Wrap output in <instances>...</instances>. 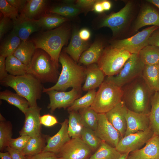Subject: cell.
<instances>
[{
  "instance_id": "6da1fadb",
  "label": "cell",
  "mask_w": 159,
  "mask_h": 159,
  "mask_svg": "<svg viewBox=\"0 0 159 159\" xmlns=\"http://www.w3.org/2000/svg\"><path fill=\"white\" fill-rule=\"evenodd\" d=\"M122 100L128 110L135 112L148 114L151 100L155 92L142 76L123 86Z\"/></svg>"
},
{
  "instance_id": "7a4b0ae2",
  "label": "cell",
  "mask_w": 159,
  "mask_h": 159,
  "mask_svg": "<svg viewBox=\"0 0 159 159\" xmlns=\"http://www.w3.org/2000/svg\"><path fill=\"white\" fill-rule=\"evenodd\" d=\"M59 61L62 69L57 82L51 87H44L43 92L52 90L65 91L69 87H82L86 78L85 68L77 64L65 52H61Z\"/></svg>"
},
{
  "instance_id": "3957f363",
  "label": "cell",
  "mask_w": 159,
  "mask_h": 159,
  "mask_svg": "<svg viewBox=\"0 0 159 159\" xmlns=\"http://www.w3.org/2000/svg\"><path fill=\"white\" fill-rule=\"evenodd\" d=\"M0 82L2 86L11 87L17 93L26 99L30 107L38 106L37 101L41 98L44 87L32 74L27 73L19 76L8 74L0 80Z\"/></svg>"
},
{
  "instance_id": "277c9868",
  "label": "cell",
  "mask_w": 159,
  "mask_h": 159,
  "mask_svg": "<svg viewBox=\"0 0 159 159\" xmlns=\"http://www.w3.org/2000/svg\"><path fill=\"white\" fill-rule=\"evenodd\" d=\"M70 32L69 27L61 25L42 33L30 41L34 43L36 49H41L47 52L59 67L61 51L69 39Z\"/></svg>"
},
{
  "instance_id": "5b68a950",
  "label": "cell",
  "mask_w": 159,
  "mask_h": 159,
  "mask_svg": "<svg viewBox=\"0 0 159 159\" xmlns=\"http://www.w3.org/2000/svg\"><path fill=\"white\" fill-rule=\"evenodd\" d=\"M27 73L32 74L42 83H56L60 74L58 67L44 50L36 49L29 64Z\"/></svg>"
},
{
  "instance_id": "8992f818",
  "label": "cell",
  "mask_w": 159,
  "mask_h": 159,
  "mask_svg": "<svg viewBox=\"0 0 159 159\" xmlns=\"http://www.w3.org/2000/svg\"><path fill=\"white\" fill-rule=\"evenodd\" d=\"M123 91L106 78L97 91L90 107L98 113H106L122 100Z\"/></svg>"
},
{
  "instance_id": "52a82bcc",
  "label": "cell",
  "mask_w": 159,
  "mask_h": 159,
  "mask_svg": "<svg viewBox=\"0 0 159 159\" xmlns=\"http://www.w3.org/2000/svg\"><path fill=\"white\" fill-rule=\"evenodd\" d=\"M131 55L127 51L111 46L104 49L97 65L105 76H114L119 73Z\"/></svg>"
},
{
  "instance_id": "ba28073f",
  "label": "cell",
  "mask_w": 159,
  "mask_h": 159,
  "mask_svg": "<svg viewBox=\"0 0 159 159\" xmlns=\"http://www.w3.org/2000/svg\"><path fill=\"white\" fill-rule=\"evenodd\" d=\"M145 65L138 54H132L118 74L115 76L107 77V78L122 88L135 79L142 76Z\"/></svg>"
},
{
  "instance_id": "9c48e42d",
  "label": "cell",
  "mask_w": 159,
  "mask_h": 159,
  "mask_svg": "<svg viewBox=\"0 0 159 159\" xmlns=\"http://www.w3.org/2000/svg\"><path fill=\"white\" fill-rule=\"evenodd\" d=\"M159 27L152 26L128 38L115 41L111 46L128 51L131 54H138L148 45V40L152 33Z\"/></svg>"
},
{
  "instance_id": "30bf717a",
  "label": "cell",
  "mask_w": 159,
  "mask_h": 159,
  "mask_svg": "<svg viewBox=\"0 0 159 159\" xmlns=\"http://www.w3.org/2000/svg\"><path fill=\"white\" fill-rule=\"evenodd\" d=\"M82 91V87H73L68 92L54 90L47 91L45 92L49 95L50 100L47 108L52 113L57 108H68L76 99L81 97Z\"/></svg>"
},
{
  "instance_id": "8fae6325",
  "label": "cell",
  "mask_w": 159,
  "mask_h": 159,
  "mask_svg": "<svg viewBox=\"0 0 159 159\" xmlns=\"http://www.w3.org/2000/svg\"><path fill=\"white\" fill-rule=\"evenodd\" d=\"M90 147L80 138L71 139L62 148L57 156L65 159H88L92 155Z\"/></svg>"
},
{
  "instance_id": "7c38bea8",
  "label": "cell",
  "mask_w": 159,
  "mask_h": 159,
  "mask_svg": "<svg viewBox=\"0 0 159 159\" xmlns=\"http://www.w3.org/2000/svg\"><path fill=\"white\" fill-rule=\"evenodd\" d=\"M153 135L150 128L130 134L121 138L115 148L121 154L130 153L139 149Z\"/></svg>"
},
{
  "instance_id": "4fadbf2b",
  "label": "cell",
  "mask_w": 159,
  "mask_h": 159,
  "mask_svg": "<svg viewBox=\"0 0 159 159\" xmlns=\"http://www.w3.org/2000/svg\"><path fill=\"white\" fill-rule=\"evenodd\" d=\"M95 132L102 141L115 148L121 138L120 133L108 120L105 113H99Z\"/></svg>"
},
{
  "instance_id": "5bb4252c",
  "label": "cell",
  "mask_w": 159,
  "mask_h": 159,
  "mask_svg": "<svg viewBox=\"0 0 159 159\" xmlns=\"http://www.w3.org/2000/svg\"><path fill=\"white\" fill-rule=\"evenodd\" d=\"M41 109L38 106L29 107L24 114V122L19 132L20 136L26 135L32 137L41 134L42 124L40 121Z\"/></svg>"
},
{
  "instance_id": "9a60e30c",
  "label": "cell",
  "mask_w": 159,
  "mask_h": 159,
  "mask_svg": "<svg viewBox=\"0 0 159 159\" xmlns=\"http://www.w3.org/2000/svg\"><path fill=\"white\" fill-rule=\"evenodd\" d=\"M132 7L131 2H127L119 11L112 14L105 18L100 27L110 28L114 35L117 33L125 26L129 19Z\"/></svg>"
},
{
  "instance_id": "2e32d148",
  "label": "cell",
  "mask_w": 159,
  "mask_h": 159,
  "mask_svg": "<svg viewBox=\"0 0 159 159\" xmlns=\"http://www.w3.org/2000/svg\"><path fill=\"white\" fill-rule=\"evenodd\" d=\"M128 110L122 100L105 113L108 120L118 132L121 138L124 136L126 130V116Z\"/></svg>"
},
{
  "instance_id": "e0dca14e",
  "label": "cell",
  "mask_w": 159,
  "mask_h": 159,
  "mask_svg": "<svg viewBox=\"0 0 159 159\" xmlns=\"http://www.w3.org/2000/svg\"><path fill=\"white\" fill-rule=\"evenodd\" d=\"M68 119L61 123V127L54 136L49 137L42 152H49L57 155L63 146L70 139L68 132Z\"/></svg>"
},
{
  "instance_id": "ac0fdd59",
  "label": "cell",
  "mask_w": 159,
  "mask_h": 159,
  "mask_svg": "<svg viewBox=\"0 0 159 159\" xmlns=\"http://www.w3.org/2000/svg\"><path fill=\"white\" fill-rule=\"evenodd\" d=\"M126 119L127 128L124 136L150 128L148 114L137 113L128 110Z\"/></svg>"
},
{
  "instance_id": "d6986e66",
  "label": "cell",
  "mask_w": 159,
  "mask_h": 159,
  "mask_svg": "<svg viewBox=\"0 0 159 159\" xmlns=\"http://www.w3.org/2000/svg\"><path fill=\"white\" fill-rule=\"evenodd\" d=\"M145 146L131 152L127 159H159V136L153 135Z\"/></svg>"
},
{
  "instance_id": "ffe728a7",
  "label": "cell",
  "mask_w": 159,
  "mask_h": 159,
  "mask_svg": "<svg viewBox=\"0 0 159 159\" xmlns=\"http://www.w3.org/2000/svg\"><path fill=\"white\" fill-rule=\"evenodd\" d=\"M86 78L82 87V91H88L99 87L105 76L96 63L90 64L85 68Z\"/></svg>"
},
{
  "instance_id": "44dd1931",
  "label": "cell",
  "mask_w": 159,
  "mask_h": 159,
  "mask_svg": "<svg viewBox=\"0 0 159 159\" xmlns=\"http://www.w3.org/2000/svg\"><path fill=\"white\" fill-rule=\"evenodd\" d=\"M13 30L22 41H27L30 36L41 28L36 23L35 19H31L19 16L13 22Z\"/></svg>"
},
{
  "instance_id": "7402d4cb",
  "label": "cell",
  "mask_w": 159,
  "mask_h": 159,
  "mask_svg": "<svg viewBox=\"0 0 159 159\" xmlns=\"http://www.w3.org/2000/svg\"><path fill=\"white\" fill-rule=\"evenodd\" d=\"M159 27V12L153 6L146 5L142 9L134 26L135 31L145 26Z\"/></svg>"
},
{
  "instance_id": "603a6c76",
  "label": "cell",
  "mask_w": 159,
  "mask_h": 159,
  "mask_svg": "<svg viewBox=\"0 0 159 159\" xmlns=\"http://www.w3.org/2000/svg\"><path fill=\"white\" fill-rule=\"evenodd\" d=\"M88 44L80 37L77 30H74L68 46L64 49L74 62L77 63L82 53L87 49Z\"/></svg>"
},
{
  "instance_id": "cb8c5ba5",
  "label": "cell",
  "mask_w": 159,
  "mask_h": 159,
  "mask_svg": "<svg viewBox=\"0 0 159 159\" xmlns=\"http://www.w3.org/2000/svg\"><path fill=\"white\" fill-rule=\"evenodd\" d=\"M103 48V44L101 42L95 41L82 53L79 62L87 66L97 63L104 49Z\"/></svg>"
},
{
  "instance_id": "d4e9b609",
  "label": "cell",
  "mask_w": 159,
  "mask_h": 159,
  "mask_svg": "<svg viewBox=\"0 0 159 159\" xmlns=\"http://www.w3.org/2000/svg\"><path fill=\"white\" fill-rule=\"evenodd\" d=\"M48 1L46 0H28L23 10L20 13L21 17L31 19L36 18L46 9Z\"/></svg>"
},
{
  "instance_id": "484cf974",
  "label": "cell",
  "mask_w": 159,
  "mask_h": 159,
  "mask_svg": "<svg viewBox=\"0 0 159 159\" xmlns=\"http://www.w3.org/2000/svg\"><path fill=\"white\" fill-rule=\"evenodd\" d=\"M68 20L67 18L51 13L42 16L38 19H35V21L41 29L49 30L61 26Z\"/></svg>"
},
{
  "instance_id": "4316f807",
  "label": "cell",
  "mask_w": 159,
  "mask_h": 159,
  "mask_svg": "<svg viewBox=\"0 0 159 159\" xmlns=\"http://www.w3.org/2000/svg\"><path fill=\"white\" fill-rule=\"evenodd\" d=\"M48 136L40 135L31 137L27 145L22 151L25 156L34 155L42 152L46 146Z\"/></svg>"
},
{
  "instance_id": "83f0119b",
  "label": "cell",
  "mask_w": 159,
  "mask_h": 159,
  "mask_svg": "<svg viewBox=\"0 0 159 159\" xmlns=\"http://www.w3.org/2000/svg\"><path fill=\"white\" fill-rule=\"evenodd\" d=\"M0 99L16 107L24 114L29 107V102L26 99L16 93L8 90L0 92Z\"/></svg>"
},
{
  "instance_id": "f1b7e54d",
  "label": "cell",
  "mask_w": 159,
  "mask_h": 159,
  "mask_svg": "<svg viewBox=\"0 0 159 159\" xmlns=\"http://www.w3.org/2000/svg\"><path fill=\"white\" fill-rule=\"evenodd\" d=\"M36 49L34 44L31 41H21L13 55L23 63L28 66Z\"/></svg>"
},
{
  "instance_id": "f546056e",
  "label": "cell",
  "mask_w": 159,
  "mask_h": 159,
  "mask_svg": "<svg viewBox=\"0 0 159 159\" xmlns=\"http://www.w3.org/2000/svg\"><path fill=\"white\" fill-rule=\"evenodd\" d=\"M151 109L148 115L150 126L154 135L159 136V92L154 93L152 97Z\"/></svg>"
},
{
  "instance_id": "4dcf8cb0",
  "label": "cell",
  "mask_w": 159,
  "mask_h": 159,
  "mask_svg": "<svg viewBox=\"0 0 159 159\" xmlns=\"http://www.w3.org/2000/svg\"><path fill=\"white\" fill-rule=\"evenodd\" d=\"M142 77L154 92L159 91V69L158 65H145Z\"/></svg>"
},
{
  "instance_id": "1f68e13d",
  "label": "cell",
  "mask_w": 159,
  "mask_h": 159,
  "mask_svg": "<svg viewBox=\"0 0 159 159\" xmlns=\"http://www.w3.org/2000/svg\"><path fill=\"white\" fill-rule=\"evenodd\" d=\"M21 41L13 30L1 45L0 55L6 58L13 55L21 43Z\"/></svg>"
},
{
  "instance_id": "d6a6232c",
  "label": "cell",
  "mask_w": 159,
  "mask_h": 159,
  "mask_svg": "<svg viewBox=\"0 0 159 159\" xmlns=\"http://www.w3.org/2000/svg\"><path fill=\"white\" fill-rule=\"evenodd\" d=\"M121 154L115 148L102 141L97 150L88 159H118Z\"/></svg>"
},
{
  "instance_id": "836d02e7",
  "label": "cell",
  "mask_w": 159,
  "mask_h": 159,
  "mask_svg": "<svg viewBox=\"0 0 159 159\" xmlns=\"http://www.w3.org/2000/svg\"><path fill=\"white\" fill-rule=\"evenodd\" d=\"M12 127L11 122L6 120L0 114V150H3L9 145L12 135Z\"/></svg>"
},
{
  "instance_id": "e575fe53",
  "label": "cell",
  "mask_w": 159,
  "mask_h": 159,
  "mask_svg": "<svg viewBox=\"0 0 159 159\" xmlns=\"http://www.w3.org/2000/svg\"><path fill=\"white\" fill-rule=\"evenodd\" d=\"M6 70L10 75L19 76L28 72V66L23 63L13 55L6 58Z\"/></svg>"
},
{
  "instance_id": "d590c367",
  "label": "cell",
  "mask_w": 159,
  "mask_h": 159,
  "mask_svg": "<svg viewBox=\"0 0 159 159\" xmlns=\"http://www.w3.org/2000/svg\"><path fill=\"white\" fill-rule=\"evenodd\" d=\"M139 56L145 65H158L159 63V47L148 45L139 53Z\"/></svg>"
},
{
  "instance_id": "8d00e7d4",
  "label": "cell",
  "mask_w": 159,
  "mask_h": 159,
  "mask_svg": "<svg viewBox=\"0 0 159 159\" xmlns=\"http://www.w3.org/2000/svg\"><path fill=\"white\" fill-rule=\"evenodd\" d=\"M81 120L84 127L95 131L98 118V114L90 107L79 110Z\"/></svg>"
},
{
  "instance_id": "74e56055",
  "label": "cell",
  "mask_w": 159,
  "mask_h": 159,
  "mask_svg": "<svg viewBox=\"0 0 159 159\" xmlns=\"http://www.w3.org/2000/svg\"><path fill=\"white\" fill-rule=\"evenodd\" d=\"M68 132L72 138H81V133L84 127L81 120L80 115L77 111L69 112Z\"/></svg>"
},
{
  "instance_id": "f35d334b",
  "label": "cell",
  "mask_w": 159,
  "mask_h": 159,
  "mask_svg": "<svg viewBox=\"0 0 159 159\" xmlns=\"http://www.w3.org/2000/svg\"><path fill=\"white\" fill-rule=\"evenodd\" d=\"M95 89L88 91L83 96L76 99L67 110L69 112L78 111L85 108L90 107L92 105L96 95Z\"/></svg>"
},
{
  "instance_id": "ab89813d",
  "label": "cell",
  "mask_w": 159,
  "mask_h": 159,
  "mask_svg": "<svg viewBox=\"0 0 159 159\" xmlns=\"http://www.w3.org/2000/svg\"><path fill=\"white\" fill-rule=\"evenodd\" d=\"M80 11V9L75 5L62 3L51 7L49 11L50 13L67 18L77 15Z\"/></svg>"
},
{
  "instance_id": "60d3db41",
  "label": "cell",
  "mask_w": 159,
  "mask_h": 159,
  "mask_svg": "<svg viewBox=\"0 0 159 159\" xmlns=\"http://www.w3.org/2000/svg\"><path fill=\"white\" fill-rule=\"evenodd\" d=\"M81 138L92 152H95L97 150L102 142L97 136L95 131L84 127L81 132Z\"/></svg>"
},
{
  "instance_id": "b9f144b4",
  "label": "cell",
  "mask_w": 159,
  "mask_h": 159,
  "mask_svg": "<svg viewBox=\"0 0 159 159\" xmlns=\"http://www.w3.org/2000/svg\"><path fill=\"white\" fill-rule=\"evenodd\" d=\"M0 11L4 16L12 19L13 22L19 16L17 10L6 0H0Z\"/></svg>"
},
{
  "instance_id": "7bdbcfd3",
  "label": "cell",
  "mask_w": 159,
  "mask_h": 159,
  "mask_svg": "<svg viewBox=\"0 0 159 159\" xmlns=\"http://www.w3.org/2000/svg\"><path fill=\"white\" fill-rule=\"evenodd\" d=\"M30 137L28 135H24L20 136L17 138H12L9 143V146L13 149L22 151Z\"/></svg>"
},
{
  "instance_id": "ee69618b",
  "label": "cell",
  "mask_w": 159,
  "mask_h": 159,
  "mask_svg": "<svg viewBox=\"0 0 159 159\" xmlns=\"http://www.w3.org/2000/svg\"><path fill=\"white\" fill-rule=\"evenodd\" d=\"M11 24V19L8 17L3 16L1 19L0 21V39L10 29Z\"/></svg>"
},
{
  "instance_id": "f6af8a7d",
  "label": "cell",
  "mask_w": 159,
  "mask_h": 159,
  "mask_svg": "<svg viewBox=\"0 0 159 159\" xmlns=\"http://www.w3.org/2000/svg\"><path fill=\"white\" fill-rule=\"evenodd\" d=\"M40 121L42 125L47 127L52 126L58 123L56 117L49 114L40 116Z\"/></svg>"
},
{
  "instance_id": "bcb514c9",
  "label": "cell",
  "mask_w": 159,
  "mask_h": 159,
  "mask_svg": "<svg viewBox=\"0 0 159 159\" xmlns=\"http://www.w3.org/2000/svg\"><path fill=\"white\" fill-rule=\"evenodd\" d=\"M56 154L49 152H42L40 153L30 156H25V159H57Z\"/></svg>"
},
{
  "instance_id": "7dc6e473",
  "label": "cell",
  "mask_w": 159,
  "mask_h": 159,
  "mask_svg": "<svg viewBox=\"0 0 159 159\" xmlns=\"http://www.w3.org/2000/svg\"><path fill=\"white\" fill-rule=\"evenodd\" d=\"M5 150L9 153L12 159H25V156L22 151L13 149L9 146Z\"/></svg>"
},
{
  "instance_id": "c3c4849f",
  "label": "cell",
  "mask_w": 159,
  "mask_h": 159,
  "mask_svg": "<svg viewBox=\"0 0 159 159\" xmlns=\"http://www.w3.org/2000/svg\"><path fill=\"white\" fill-rule=\"evenodd\" d=\"M97 0H78L76 1L75 6L80 8L87 9L93 7Z\"/></svg>"
},
{
  "instance_id": "681fc988",
  "label": "cell",
  "mask_w": 159,
  "mask_h": 159,
  "mask_svg": "<svg viewBox=\"0 0 159 159\" xmlns=\"http://www.w3.org/2000/svg\"><path fill=\"white\" fill-rule=\"evenodd\" d=\"M10 4L15 7L20 13L24 9L27 0H6Z\"/></svg>"
},
{
  "instance_id": "f907efd6",
  "label": "cell",
  "mask_w": 159,
  "mask_h": 159,
  "mask_svg": "<svg viewBox=\"0 0 159 159\" xmlns=\"http://www.w3.org/2000/svg\"><path fill=\"white\" fill-rule=\"evenodd\" d=\"M148 45L159 47V27L151 34L148 40Z\"/></svg>"
},
{
  "instance_id": "816d5d0a",
  "label": "cell",
  "mask_w": 159,
  "mask_h": 159,
  "mask_svg": "<svg viewBox=\"0 0 159 159\" xmlns=\"http://www.w3.org/2000/svg\"><path fill=\"white\" fill-rule=\"evenodd\" d=\"M6 58L0 55V80L5 77L8 74L6 66Z\"/></svg>"
},
{
  "instance_id": "f5cc1de1",
  "label": "cell",
  "mask_w": 159,
  "mask_h": 159,
  "mask_svg": "<svg viewBox=\"0 0 159 159\" xmlns=\"http://www.w3.org/2000/svg\"><path fill=\"white\" fill-rule=\"evenodd\" d=\"M79 35L82 40L86 42L90 39L91 34L88 29H83L79 32Z\"/></svg>"
},
{
  "instance_id": "db71d44e",
  "label": "cell",
  "mask_w": 159,
  "mask_h": 159,
  "mask_svg": "<svg viewBox=\"0 0 159 159\" xmlns=\"http://www.w3.org/2000/svg\"><path fill=\"white\" fill-rule=\"evenodd\" d=\"M92 10L95 12L98 13H102L104 11L101 1L97 0L93 6Z\"/></svg>"
},
{
  "instance_id": "11a10c76",
  "label": "cell",
  "mask_w": 159,
  "mask_h": 159,
  "mask_svg": "<svg viewBox=\"0 0 159 159\" xmlns=\"http://www.w3.org/2000/svg\"><path fill=\"white\" fill-rule=\"evenodd\" d=\"M102 4L104 11H109L112 6L111 3L109 1L107 0L101 1Z\"/></svg>"
},
{
  "instance_id": "9f6ffc18",
  "label": "cell",
  "mask_w": 159,
  "mask_h": 159,
  "mask_svg": "<svg viewBox=\"0 0 159 159\" xmlns=\"http://www.w3.org/2000/svg\"><path fill=\"white\" fill-rule=\"evenodd\" d=\"M0 158L1 159H12L9 153L6 151L5 152H0Z\"/></svg>"
},
{
  "instance_id": "6f0895ef",
  "label": "cell",
  "mask_w": 159,
  "mask_h": 159,
  "mask_svg": "<svg viewBox=\"0 0 159 159\" xmlns=\"http://www.w3.org/2000/svg\"><path fill=\"white\" fill-rule=\"evenodd\" d=\"M148 2L153 4L159 8V0H148Z\"/></svg>"
},
{
  "instance_id": "680465c9",
  "label": "cell",
  "mask_w": 159,
  "mask_h": 159,
  "mask_svg": "<svg viewBox=\"0 0 159 159\" xmlns=\"http://www.w3.org/2000/svg\"><path fill=\"white\" fill-rule=\"evenodd\" d=\"M130 153L127 152L122 154L121 156L118 159H127Z\"/></svg>"
},
{
  "instance_id": "91938a15",
  "label": "cell",
  "mask_w": 159,
  "mask_h": 159,
  "mask_svg": "<svg viewBox=\"0 0 159 159\" xmlns=\"http://www.w3.org/2000/svg\"><path fill=\"white\" fill-rule=\"evenodd\" d=\"M57 159H65L59 157V158H58Z\"/></svg>"
},
{
  "instance_id": "94428289",
  "label": "cell",
  "mask_w": 159,
  "mask_h": 159,
  "mask_svg": "<svg viewBox=\"0 0 159 159\" xmlns=\"http://www.w3.org/2000/svg\"><path fill=\"white\" fill-rule=\"evenodd\" d=\"M158 68H159V63L158 64Z\"/></svg>"
},
{
  "instance_id": "6125c7cd",
  "label": "cell",
  "mask_w": 159,
  "mask_h": 159,
  "mask_svg": "<svg viewBox=\"0 0 159 159\" xmlns=\"http://www.w3.org/2000/svg\"></svg>"
}]
</instances>
